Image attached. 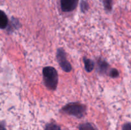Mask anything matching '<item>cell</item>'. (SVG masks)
Instances as JSON below:
<instances>
[{
  "label": "cell",
  "instance_id": "1",
  "mask_svg": "<svg viewBox=\"0 0 131 130\" xmlns=\"http://www.w3.org/2000/svg\"><path fill=\"white\" fill-rule=\"evenodd\" d=\"M43 78L44 84L49 90H55L58 82L57 71L52 66H46L43 69Z\"/></svg>",
  "mask_w": 131,
  "mask_h": 130
},
{
  "label": "cell",
  "instance_id": "2",
  "mask_svg": "<svg viewBox=\"0 0 131 130\" xmlns=\"http://www.w3.org/2000/svg\"><path fill=\"white\" fill-rule=\"evenodd\" d=\"M86 107L84 105L79 103H70L65 105L61 111L66 114L81 118L86 113Z\"/></svg>",
  "mask_w": 131,
  "mask_h": 130
},
{
  "label": "cell",
  "instance_id": "3",
  "mask_svg": "<svg viewBox=\"0 0 131 130\" xmlns=\"http://www.w3.org/2000/svg\"><path fill=\"white\" fill-rule=\"evenodd\" d=\"M56 58L62 70L65 72H70L72 70V66L70 62L67 61L65 52L62 48H58L56 53Z\"/></svg>",
  "mask_w": 131,
  "mask_h": 130
},
{
  "label": "cell",
  "instance_id": "4",
  "mask_svg": "<svg viewBox=\"0 0 131 130\" xmlns=\"http://www.w3.org/2000/svg\"><path fill=\"white\" fill-rule=\"evenodd\" d=\"M79 0H61V8L64 12H70L75 9Z\"/></svg>",
  "mask_w": 131,
  "mask_h": 130
},
{
  "label": "cell",
  "instance_id": "5",
  "mask_svg": "<svg viewBox=\"0 0 131 130\" xmlns=\"http://www.w3.org/2000/svg\"><path fill=\"white\" fill-rule=\"evenodd\" d=\"M8 20L6 14L2 10H0V29H5L8 25Z\"/></svg>",
  "mask_w": 131,
  "mask_h": 130
},
{
  "label": "cell",
  "instance_id": "6",
  "mask_svg": "<svg viewBox=\"0 0 131 130\" xmlns=\"http://www.w3.org/2000/svg\"><path fill=\"white\" fill-rule=\"evenodd\" d=\"M109 65L107 62L104 60H99L98 62V70L101 73H106Z\"/></svg>",
  "mask_w": 131,
  "mask_h": 130
},
{
  "label": "cell",
  "instance_id": "7",
  "mask_svg": "<svg viewBox=\"0 0 131 130\" xmlns=\"http://www.w3.org/2000/svg\"><path fill=\"white\" fill-rule=\"evenodd\" d=\"M84 66H85V70H86V71L88 72H90L92 70H93L95 66L94 62H93L92 60L89 59H87L86 57H84Z\"/></svg>",
  "mask_w": 131,
  "mask_h": 130
},
{
  "label": "cell",
  "instance_id": "8",
  "mask_svg": "<svg viewBox=\"0 0 131 130\" xmlns=\"http://www.w3.org/2000/svg\"><path fill=\"white\" fill-rule=\"evenodd\" d=\"M79 130H98L97 127L93 125L92 124L86 122V123H83L79 125Z\"/></svg>",
  "mask_w": 131,
  "mask_h": 130
},
{
  "label": "cell",
  "instance_id": "9",
  "mask_svg": "<svg viewBox=\"0 0 131 130\" xmlns=\"http://www.w3.org/2000/svg\"><path fill=\"white\" fill-rule=\"evenodd\" d=\"M45 130H61V128L56 124L50 123L46 125Z\"/></svg>",
  "mask_w": 131,
  "mask_h": 130
},
{
  "label": "cell",
  "instance_id": "10",
  "mask_svg": "<svg viewBox=\"0 0 131 130\" xmlns=\"http://www.w3.org/2000/svg\"><path fill=\"white\" fill-rule=\"evenodd\" d=\"M110 75L112 78H116L119 76V72L116 69H112L110 73Z\"/></svg>",
  "mask_w": 131,
  "mask_h": 130
},
{
  "label": "cell",
  "instance_id": "11",
  "mask_svg": "<svg viewBox=\"0 0 131 130\" xmlns=\"http://www.w3.org/2000/svg\"><path fill=\"white\" fill-rule=\"evenodd\" d=\"M122 130H131V122H128L124 124Z\"/></svg>",
  "mask_w": 131,
  "mask_h": 130
},
{
  "label": "cell",
  "instance_id": "12",
  "mask_svg": "<svg viewBox=\"0 0 131 130\" xmlns=\"http://www.w3.org/2000/svg\"><path fill=\"white\" fill-rule=\"evenodd\" d=\"M86 6H88L87 5V3L85 2V1H82L81 3V9L83 11H85L86 10Z\"/></svg>",
  "mask_w": 131,
  "mask_h": 130
},
{
  "label": "cell",
  "instance_id": "13",
  "mask_svg": "<svg viewBox=\"0 0 131 130\" xmlns=\"http://www.w3.org/2000/svg\"><path fill=\"white\" fill-rule=\"evenodd\" d=\"M0 130H5V126L0 124Z\"/></svg>",
  "mask_w": 131,
  "mask_h": 130
}]
</instances>
